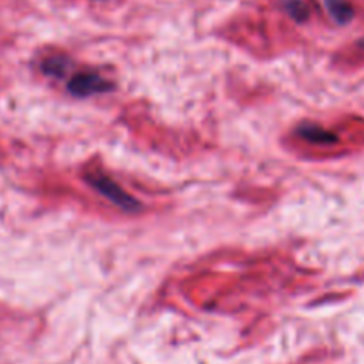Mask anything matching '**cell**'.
Masks as SVG:
<instances>
[{
    "label": "cell",
    "instance_id": "cell-1",
    "mask_svg": "<svg viewBox=\"0 0 364 364\" xmlns=\"http://www.w3.org/2000/svg\"><path fill=\"white\" fill-rule=\"evenodd\" d=\"M84 180L87 181L89 187L95 188V191L100 192L103 198H107L110 203L119 206V208L124 210V212L134 213L141 208L139 201H135L127 191H123V188H121L112 178L107 176V174L102 173V171L96 169V171H91V173H85Z\"/></svg>",
    "mask_w": 364,
    "mask_h": 364
},
{
    "label": "cell",
    "instance_id": "cell-2",
    "mask_svg": "<svg viewBox=\"0 0 364 364\" xmlns=\"http://www.w3.org/2000/svg\"><path fill=\"white\" fill-rule=\"evenodd\" d=\"M68 89H70L71 95L75 96H91L96 95V92H105L112 89V84L109 80H105L103 77H100L98 73H78L75 75L73 78L68 84Z\"/></svg>",
    "mask_w": 364,
    "mask_h": 364
},
{
    "label": "cell",
    "instance_id": "cell-3",
    "mask_svg": "<svg viewBox=\"0 0 364 364\" xmlns=\"http://www.w3.org/2000/svg\"><path fill=\"white\" fill-rule=\"evenodd\" d=\"M299 135L304 137L306 141L315 142V144H334L338 141V137L333 132L326 130V128L318 127V124H302L299 128Z\"/></svg>",
    "mask_w": 364,
    "mask_h": 364
},
{
    "label": "cell",
    "instance_id": "cell-4",
    "mask_svg": "<svg viewBox=\"0 0 364 364\" xmlns=\"http://www.w3.org/2000/svg\"><path fill=\"white\" fill-rule=\"evenodd\" d=\"M327 7H329L331 14L336 18V21L340 23H347L354 16V9H352L350 4L347 0H326Z\"/></svg>",
    "mask_w": 364,
    "mask_h": 364
},
{
    "label": "cell",
    "instance_id": "cell-5",
    "mask_svg": "<svg viewBox=\"0 0 364 364\" xmlns=\"http://www.w3.org/2000/svg\"><path fill=\"white\" fill-rule=\"evenodd\" d=\"M284 9L295 21H306L309 18V7L304 0H284Z\"/></svg>",
    "mask_w": 364,
    "mask_h": 364
},
{
    "label": "cell",
    "instance_id": "cell-6",
    "mask_svg": "<svg viewBox=\"0 0 364 364\" xmlns=\"http://www.w3.org/2000/svg\"><path fill=\"white\" fill-rule=\"evenodd\" d=\"M68 59L63 55H53V57H48V59H45V63H43V71H45L46 75H53V77H60V75L66 71L68 68Z\"/></svg>",
    "mask_w": 364,
    "mask_h": 364
}]
</instances>
